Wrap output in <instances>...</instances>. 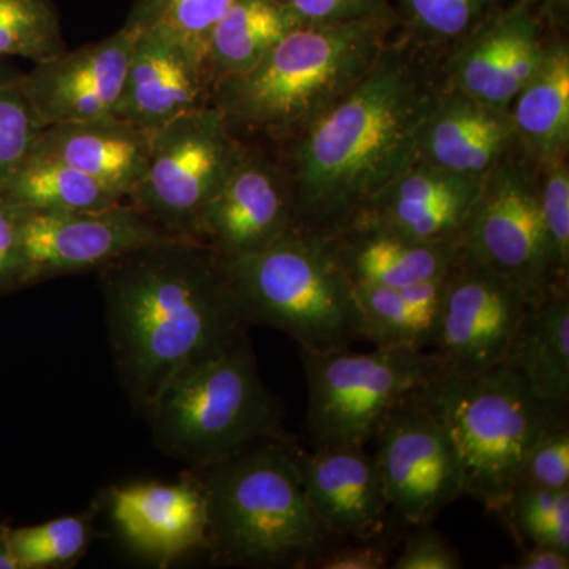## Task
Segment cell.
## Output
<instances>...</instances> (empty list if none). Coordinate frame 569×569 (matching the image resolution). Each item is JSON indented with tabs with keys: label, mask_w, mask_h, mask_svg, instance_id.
<instances>
[{
	"label": "cell",
	"mask_w": 569,
	"mask_h": 569,
	"mask_svg": "<svg viewBox=\"0 0 569 569\" xmlns=\"http://www.w3.org/2000/svg\"><path fill=\"white\" fill-rule=\"evenodd\" d=\"M441 89L440 58L396 32L358 84L272 151L293 193V227L320 238L350 227L418 162L419 134Z\"/></svg>",
	"instance_id": "obj_1"
},
{
	"label": "cell",
	"mask_w": 569,
	"mask_h": 569,
	"mask_svg": "<svg viewBox=\"0 0 569 569\" xmlns=\"http://www.w3.org/2000/svg\"><path fill=\"white\" fill-rule=\"evenodd\" d=\"M96 272L119 383L141 415L171 378L247 336L222 261L200 242L146 247Z\"/></svg>",
	"instance_id": "obj_2"
},
{
	"label": "cell",
	"mask_w": 569,
	"mask_h": 569,
	"mask_svg": "<svg viewBox=\"0 0 569 569\" xmlns=\"http://www.w3.org/2000/svg\"><path fill=\"white\" fill-rule=\"evenodd\" d=\"M396 32L380 20L299 26L253 69L219 82L209 107L236 140L274 151L358 84Z\"/></svg>",
	"instance_id": "obj_3"
},
{
	"label": "cell",
	"mask_w": 569,
	"mask_h": 569,
	"mask_svg": "<svg viewBox=\"0 0 569 569\" xmlns=\"http://www.w3.org/2000/svg\"><path fill=\"white\" fill-rule=\"evenodd\" d=\"M290 436L193 470L208 508V552L234 567L309 568L339 545L306 496ZM190 470V468H189Z\"/></svg>",
	"instance_id": "obj_4"
},
{
	"label": "cell",
	"mask_w": 569,
	"mask_h": 569,
	"mask_svg": "<svg viewBox=\"0 0 569 569\" xmlns=\"http://www.w3.org/2000/svg\"><path fill=\"white\" fill-rule=\"evenodd\" d=\"M419 395L455 443L466 497L489 512L507 500L531 448L568 426V402L542 399L509 365L471 376L440 372Z\"/></svg>",
	"instance_id": "obj_5"
},
{
	"label": "cell",
	"mask_w": 569,
	"mask_h": 569,
	"mask_svg": "<svg viewBox=\"0 0 569 569\" xmlns=\"http://www.w3.org/2000/svg\"><path fill=\"white\" fill-rule=\"evenodd\" d=\"M142 418L153 447L200 470L266 438L288 437L284 407L260 376L249 337L168 381Z\"/></svg>",
	"instance_id": "obj_6"
},
{
	"label": "cell",
	"mask_w": 569,
	"mask_h": 569,
	"mask_svg": "<svg viewBox=\"0 0 569 569\" xmlns=\"http://www.w3.org/2000/svg\"><path fill=\"white\" fill-rule=\"evenodd\" d=\"M220 261L247 326L279 329L317 353L361 339L353 283L325 238L293 227L258 252Z\"/></svg>",
	"instance_id": "obj_7"
},
{
	"label": "cell",
	"mask_w": 569,
	"mask_h": 569,
	"mask_svg": "<svg viewBox=\"0 0 569 569\" xmlns=\"http://www.w3.org/2000/svg\"><path fill=\"white\" fill-rule=\"evenodd\" d=\"M307 381L310 448L366 447L392 408L441 372L433 351L373 348L369 353L299 348Z\"/></svg>",
	"instance_id": "obj_8"
},
{
	"label": "cell",
	"mask_w": 569,
	"mask_h": 569,
	"mask_svg": "<svg viewBox=\"0 0 569 569\" xmlns=\"http://www.w3.org/2000/svg\"><path fill=\"white\" fill-rule=\"evenodd\" d=\"M242 149L244 142L236 140L216 108L179 116L152 132L148 168L126 201L163 233L194 241L201 217Z\"/></svg>",
	"instance_id": "obj_9"
},
{
	"label": "cell",
	"mask_w": 569,
	"mask_h": 569,
	"mask_svg": "<svg viewBox=\"0 0 569 569\" xmlns=\"http://www.w3.org/2000/svg\"><path fill=\"white\" fill-rule=\"evenodd\" d=\"M460 249L467 260L516 284L533 305L559 287L539 206L538 164L519 148L482 179L460 234Z\"/></svg>",
	"instance_id": "obj_10"
},
{
	"label": "cell",
	"mask_w": 569,
	"mask_h": 569,
	"mask_svg": "<svg viewBox=\"0 0 569 569\" xmlns=\"http://www.w3.org/2000/svg\"><path fill=\"white\" fill-rule=\"evenodd\" d=\"M372 441L389 509L403 526H430L466 497L455 443L419 391L392 408Z\"/></svg>",
	"instance_id": "obj_11"
},
{
	"label": "cell",
	"mask_w": 569,
	"mask_h": 569,
	"mask_svg": "<svg viewBox=\"0 0 569 569\" xmlns=\"http://www.w3.org/2000/svg\"><path fill=\"white\" fill-rule=\"evenodd\" d=\"M535 306L505 277L460 258L445 280L432 346L441 372L471 376L507 365Z\"/></svg>",
	"instance_id": "obj_12"
},
{
	"label": "cell",
	"mask_w": 569,
	"mask_h": 569,
	"mask_svg": "<svg viewBox=\"0 0 569 569\" xmlns=\"http://www.w3.org/2000/svg\"><path fill=\"white\" fill-rule=\"evenodd\" d=\"M557 33L530 0L493 11L440 58L447 91L508 110L520 89L541 69Z\"/></svg>",
	"instance_id": "obj_13"
},
{
	"label": "cell",
	"mask_w": 569,
	"mask_h": 569,
	"mask_svg": "<svg viewBox=\"0 0 569 569\" xmlns=\"http://www.w3.org/2000/svg\"><path fill=\"white\" fill-rule=\"evenodd\" d=\"M174 239L127 201L100 211L26 208L21 224L22 287L96 272L122 254Z\"/></svg>",
	"instance_id": "obj_14"
},
{
	"label": "cell",
	"mask_w": 569,
	"mask_h": 569,
	"mask_svg": "<svg viewBox=\"0 0 569 569\" xmlns=\"http://www.w3.org/2000/svg\"><path fill=\"white\" fill-rule=\"evenodd\" d=\"M295 224L291 186L271 149L244 144L208 206L194 241L228 261L258 252Z\"/></svg>",
	"instance_id": "obj_15"
},
{
	"label": "cell",
	"mask_w": 569,
	"mask_h": 569,
	"mask_svg": "<svg viewBox=\"0 0 569 569\" xmlns=\"http://www.w3.org/2000/svg\"><path fill=\"white\" fill-rule=\"evenodd\" d=\"M137 31L122 26L107 39L33 63L17 77L41 130L112 114L121 99Z\"/></svg>",
	"instance_id": "obj_16"
},
{
	"label": "cell",
	"mask_w": 569,
	"mask_h": 569,
	"mask_svg": "<svg viewBox=\"0 0 569 569\" xmlns=\"http://www.w3.org/2000/svg\"><path fill=\"white\" fill-rule=\"evenodd\" d=\"M295 455L313 511L340 542L388 537L391 509L376 456L366 447L296 445Z\"/></svg>",
	"instance_id": "obj_17"
},
{
	"label": "cell",
	"mask_w": 569,
	"mask_h": 569,
	"mask_svg": "<svg viewBox=\"0 0 569 569\" xmlns=\"http://www.w3.org/2000/svg\"><path fill=\"white\" fill-rule=\"evenodd\" d=\"M107 500L123 539L160 568L190 550H208L204 489L189 468L178 482L114 486Z\"/></svg>",
	"instance_id": "obj_18"
},
{
	"label": "cell",
	"mask_w": 569,
	"mask_h": 569,
	"mask_svg": "<svg viewBox=\"0 0 569 569\" xmlns=\"http://www.w3.org/2000/svg\"><path fill=\"white\" fill-rule=\"evenodd\" d=\"M209 99L211 88L200 52L168 33L137 31L112 114L156 132L179 116L209 107Z\"/></svg>",
	"instance_id": "obj_19"
},
{
	"label": "cell",
	"mask_w": 569,
	"mask_h": 569,
	"mask_svg": "<svg viewBox=\"0 0 569 569\" xmlns=\"http://www.w3.org/2000/svg\"><path fill=\"white\" fill-rule=\"evenodd\" d=\"M481 187L482 178L417 162L381 190L351 224L378 228L417 241L460 242Z\"/></svg>",
	"instance_id": "obj_20"
},
{
	"label": "cell",
	"mask_w": 569,
	"mask_h": 569,
	"mask_svg": "<svg viewBox=\"0 0 569 569\" xmlns=\"http://www.w3.org/2000/svg\"><path fill=\"white\" fill-rule=\"evenodd\" d=\"M518 149L508 110L441 89L418 142V162L451 173L485 178Z\"/></svg>",
	"instance_id": "obj_21"
},
{
	"label": "cell",
	"mask_w": 569,
	"mask_h": 569,
	"mask_svg": "<svg viewBox=\"0 0 569 569\" xmlns=\"http://www.w3.org/2000/svg\"><path fill=\"white\" fill-rule=\"evenodd\" d=\"M151 146L152 132L107 114L41 130L31 153L70 164L127 198L146 173Z\"/></svg>",
	"instance_id": "obj_22"
},
{
	"label": "cell",
	"mask_w": 569,
	"mask_h": 569,
	"mask_svg": "<svg viewBox=\"0 0 569 569\" xmlns=\"http://www.w3.org/2000/svg\"><path fill=\"white\" fill-rule=\"evenodd\" d=\"M353 284L400 288L447 276L462 258L459 241H417L365 224L325 238Z\"/></svg>",
	"instance_id": "obj_23"
},
{
	"label": "cell",
	"mask_w": 569,
	"mask_h": 569,
	"mask_svg": "<svg viewBox=\"0 0 569 569\" xmlns=\"http://www.w3.org/2000/svg\"><path fill=\"white\" fill-rule=\"evenodd\" d=\"M509 116L519 151L538 167L568 159V33H557L541 69L512 100Z\"/></svg>",
	"instance_id": "obj_24"
},
{
	"label": "cell",
	"mask_w": 569,
	"mask_h": 569,
	"mask_svg": "<svg viewBox=\"0 0 569 569\" xmlns=\"http://www.w3.org/2000/svg\"><path fill=\"white\" fill-rule=\"evenodd\" d=\"M447 276L400 288L353 284L361 339L376 348L432 347Z\"/></svg>",
	"instance_id": "obj_25"
},
{
	"label": "cell",
	"mask_w": 569,
	"mask_h": 569,
	"mask_svg": "<svg viewBox=\"0 0 569 569\" xmlns=\"http://www.w3.org/2000/svg\"><path fill=\"white\" fill-rule=\"evenodd\" d=\"M302 22L277 0H233L206 40L203 63L211 91L253 69Z\"/></svg>",
	"instance_id": "obj_26"
},
{
	"label": "cell",
	"mask_w": 569,
	"mask_h": 569,
	"mask_svg": "<svg viewBox=\"0 0 569 569\" xmlns=\"http://www.w3.org/2000/svg\"><path fill=\"white\" fill-rule=\"evenodd\" d=\"M507 365L542 399L569 402V284L530 310Z\"/></svg>",
	"instance_id": "obj_27"
},
{
	"label": "cell",
	"mask_w": 569,
	"mask_h": 569,
	"mask_svg": "<svg viewBox=\"0 0 569 569\" xmlns=\"http://www.w3.org/2000/svg\"><path fill=\"white\" fill-rule=\"evenodd\" d=\"M0 198L39 211H100L126 198L77 168L31 153Z\"/></svg>",
	"instance_id": "obj_28"
},
{
	"label": "cell",
	"mask_w": 569,
	"mask_h": 569,
	"mask_svg": "<svg viewBox=\"0 0 569 569\" xmlns=\"http://www.w3.org/2000/svg\"><path fill=\"white\" fill-rule=\"evenodd\" d=\"M512 0H389L397 32L432 54H445L468 32Z\"/></svg>",
	"instance_id": "obj_29"
},
{
	"label": "cell",
	"mask_w": 569,
	"mask_h": 569,
	"mask_svg": "<svg viewBox=\"0 0 569 569\" xmlns=\"http://www.w3.org/2000/svg\"><path fill=\"white\" fill-rule=\"evenodd\" d=\"M99 508L91 507L81 515L62 516L36 523V526L10 527L11 552L18 569L70 568L88 552L96 531Z\"/></svg>",
	"instance_id": "obj_30"
},
{
	"label": "cell",
	"mask_w": 569,
	"mask_h": 569,
	"mask_svg": "<svg viewBox=\"0 0 569 569\" xmlns=\"http://www.w3.org/2000/svg\"><path fill=\"white\" fill-rule=\"evenodd\" d=\"M497 515L523 546L569 550V489L537 488L516 481Z\"/></svg>",
	"instance_id": "obj_31"
},
{
	"label": "cell",
	"mask_w": 569,
	"mask_h": 569,
	"mask_svg": "<svg viewBox=\"0 0 569 569\" xmlns=\"http://www.w3.org/2000/svg\"><path fill=\"white\" fill-rule=\"evenodd\" d=\"M63 51L61 18L52 0H0V58L39 63Z\"/></svg>",
	"instance_id": "obj_32"
},
{
	"label": "cell",
	"mask_w": 569,
	"mask_h": 569,
	"mask_svg": "<svg viewBox=\"0 0 569 569\" xmlns=\"http://www.w3.org/2000/svg\"><path fill=\"white\" fill-rule=\"evenodd\" d=\"M233 0H134L127 28L168 33L203 56L213 26Z\"/></svg>",
	"instance_id": "obj_33"
},
{
	"label": "cell",
	"mask_w": 569,
	"mask_h": 569,
	"mask_svg": "<svg viewBox=\"0 0 569 569\" xmlns=\"http://www.w3.org/2000/svg\"><path fill=\"white\" fill-rule=\"evenodd\" d=\"M539 206L556 284H569V160L542 164Z\"/></svg>",
	"instance_id": "obj_34"
},
{
	"label": "cell",
	"mask_w": 569,
	"mask_h": 569,
	"mask_svg": "<svg viewBox=\"0 0 569 569\" xmlns=\"http://www.w3.org/2000/svg\"><path fill=\"white\" fill-rule=\"evenodd\" d=\"M17 77L0 84V194L31 156L41 133L28 100L14 81Z\"/></svg>",
	"instance_id": "obj_35"
},
{
	"label": "cell",
	"mask_w": 569,
	"mask_h": 569,
	"mask_svg": "<svg viewBox=\"0 0 569 569\" xmlns=\"http://www.w3.org/2000/svg\"><path fill=\"white\" fill-rule=\"evenodd\" d=\"M516 481L537 488L569 489V429L550 430L531 448Z\"/></svg>",
	"instance_id": "obj_36"
},
{
	"label": "cell",
	"mask_w": 569,
	"mask_h": 569,
	"mask_svg": "<svg viewBox=\"0 0 569 569\" xmlns=\"http://www.w3.org/2000/svg\"><path fill=\"white\" fill-rule=\"evenodd\" d=\"M302 24H335V22L380 20L395 22L389 0H277ZM399 29V24H397Z\"/></svg>",
	"instance_id": "obj_37"
},
{
	"label": "cell",
	"mask_w": 569,
	"mask_h": 569,
	"mask_svg": "<svg viewBox=\"0 0 569 569\" xmlns=\"http://www.w3.org/2000/svg\"><path fill=\"white\" fill-rule=\"evenodd\" d=\"M395 569H460L458 550L440 531L430 526L411 527L403 537L399 556L391 561Z\"/></svg>",
	"instance_id": "obj_38"
},
{
	"label": "cell",
	"mask_w": 569,
	"mask_h": 569,
	"mask_svg": "<svg viewBox=\"0 0 569 569\" xmlns=\"http://www.w3.org/2000/svg\"><path fill=\"white\" fill-rule=\"evenodd\" d=\"M26 208L0 198V295L20 290L24 277L21 224Z\"/></svg>",
	"instance_id": "obj_39"
},
{
	"label": "cell",
	"mask_w": 569,
	"mask_h": 569,
	"mask_svg": "<svg viewBox=\"0 0 569 569\" xmlns=\"http://www.w3.org/2000/svg\"><path fill=\"white\" fill-rule=\"evenodd\" d=\"M392 546L387 539L346 541L326 549L310 561L309 568L318 569H383L391 563Z\"/></svg>",
	"instance_id": "obj_40"
},
{
	"label": "cell",
	"mask_w": 569,
	"mask_h": 569,
	"mask_svg": "<svg viewBox=\"0 0 569 569\" xmlns=\"http://www.w3.org/2000/svg\"><path fill=\"white\" fill-rule=\"evenodd\" d=\"M508 568L515 569H568L569 550L552 548V546H523L522 552L515 563Z\"/></svg>",
	"instance_id": "obj_41"
},
{
	"label": "cell",
	"mask_w": 569,
	"mask_h": 569,
	"mask_svg": "<svg viewBox=\"0 0 569 569\" xmlns=\"http://www.w3.org/2000/svg\"><path fill=\"white\" fill-rule=\"evenodd\" d=\"M556 31L568 33L569 0H530Z\"/></svg>",
	"instance_id": "obj_42"
},
{
	"label": "cell",
	"mask_w": 569,
	"mask_h": 569,
	"mask_svg": "<svg viewBox=\"0 0 569 569\" xmlns=\"http://www.w3.org/2000/svg\"><path fill=\"white\" fill-rule=\"evenodd\" d=\"M10 527L0 523V569H18L17 560L11 552Z\"/></svg>",
	"instance_id": "obj_43"
},
{
	"label": "cell",
	"mask_w": 569,
	"mask_h": 569,
	"mask_svg": "<svg viewBox=\"0 0 569 569\" xmlns=\"http://www.w3.org/2000/svg\"><path fill=\"white\" fill-rule=\"evenodd\" d=\"M20 73L21 71L11 69L9 63L6 62V59L0 58V84H3V82L11 80V78Z\"/></svg>",
	"instance_id": "obj_44"
}]
</instances>
